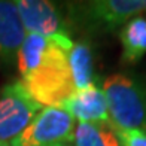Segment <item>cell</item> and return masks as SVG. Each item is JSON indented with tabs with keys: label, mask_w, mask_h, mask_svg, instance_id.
Returning a JSON list of instances; mask_svg holds the SVG:
<instances>
[{
	"label": "cell",
	"mask_w": 146,
	"mask_h": 146,
	"mask_svg": "<svg viewBox=\"0 0 146 146\" xmlns=\"http://www.w3.org/2000/svg\"><path fill=\"white\" fill-rule=\"evenodd\" d=\"M21 85L42 108H61L75 92L69 66V52L55 42L27 35L18 51Z\"/></svg>",
	"instance_id": "cell-1"
},
{
	"label": "cell",
	"mask_w": 146,
	"mask_h": 146,
	"mask_svg": "<svg viewBox=\"0 0 146 146\" xmlns=\"http://www.w3.org/2000/svg\"><path fill=\"white\" fill-rule=\"evenodd\" d=\"M102 91L109 119L116 128L146 133V90L136 79L115 73L103 81Z\"/></svg>",
	"instance_id": "cell-2"
},
{
	"label": "cell",
	"mask_w": 146,
	"mask_h": 146,
	"mask_svg": "<svg viewBox=\"0 0 146 146\" xmlns=\"http://www.w3.org/2000/svg\"><path fill=\"white\" fill-rule=\"evenodd\" d=\"M27 35H37L55 42L64 51H70L73 42L70 30L57 6L45 0H18L15 2Z\"/></svg>",
	"instance_id": "cell-3"
},
{
	"label": "cell",
	"mask_w": 146,
	"mask_h": 146,
	"mask_svg": "<svg viewBox=\"0 0 146 146\" xmlns=\"http://www.w3.org/2000/svg\"><path fill=\"white\" fill-rule=\"evenodd\" d=\"M75 119L61 108H42L11 146H49L73 140Z\"/></svg>",
	"instance_id": "cell-4"
},
{
	"label": "cell",
	"mask_w": 146,
	"mask_h": 146,
	"mask_svg": "<svg viewBox=\"0 0 146 146\" xmlns=\"http://www.w3.org/2000/svg\"><path fill=\"white\" fill-rule=\"evenodd\" d=\"M42 106L27 94L21 82H12L0 90V142L14 140Z\"/></svg>",
	"instance_id": "cell-5"
},
{
	"label": "cell",
	"mask_w": 146,
	"mask_h": 146,
	"mask_svg": "<svg viewBox=\"0 0 146 146\" xmlns=\"http://www.w3.org/2000/svg\"><path fill=\"white\" fill-rule=\"evenodd\" d=\"M84 18L100 30H113L146 11V0H96L82 8Z\"/></svg>",
	"instance_id": "cell-6"
},
{
	"label": "cell",
	"mask_w": 146,
	"mask_h": 146,
	"mask_svg": "<svg viewBox=\"0 0 146 146\" xmlns=\"http://www.w3.org/2000/svg\"><path fill=\"white\" fill-rule=\"evenodd\" d=\"M61 109L78 119L79 122H108V104L100 87L91 84L82 90H76L61 104Z\"/></svg>",
	"instance_id": "cell-7"
},
{
	"label": "cell",
	"mask_w": 146,
	"mask_h": 146,
	"mask_svg": "<svg viewBox=\"0 0 146 146\" xmlns=\"http://www.w3.org/2000/svg\"><path fill=\"white\" fill-rule=\"evenodd\" d=\"M25 31L15 2L0 0V61L9 63L24 42Z\"/></svg>",
	"instance_id": "cell-8"
},
{
	"label": "cell",
	"mask_w": 146,
	"mask_h": 146,
	"mask_svg": "<svg viewBox=\"0 0 146 146\" xmlns=\"http://www.w3.org/2000/svg\"><path fill=\"white\" fill-rule=\"evenodd\" d=\"M75 146H122L116 127L108 122H78L73 133Z\"/></svg>",
	"instance_id": "cell-9"
},
{
	"label": "cell",
	"mask_w": 146,
	"mask_h": 146,
	"mask_svg": "<svg viewBox=\"0 0 146 146\" xmlns=\"http://www.w3.org/2000/svg\"><path fill=\"white\" fill-rule=\"evenodd\" d=\"M122 45V61L137 63L146 54V18H131L119 33Z\"/></svg>",
	"instance_id": "cell-10"
},
{
	"label": "cell",
	"mask_w": 146,
	"mask_h": 146,
	"mask_svg": "<svg viewBox=\"0 0 146 146\" xmlns=\"http://www.w3.org/2000/svg\"><path fill=\"white\" fill-rule=\"evenodd\" d=\"M69 66L75 90H82L92 82V52L88 43L76 42L69 51Z\"/></svg>",
	"instance_id": "cell-11"
},
{
	"label": "cell",
	"mask_w": 146,
	"mask_h": 146,
	"mask_svg": "<svg viewBox=\"0 0 146 146\" xmlns=\"http://www.w3.org/2000/svg\"><path fill=\"white\" fill-rule=\"evenodd\" d=\"M118 137L122 146H146V133L139 130H119Z\"/></svg>",
	"instance_id": "cell-12"
},
{
	"label": "cell",
	"mask_w": 146,
	"mask_h": 146,
	"mask_svg": "<svg viewBox=\"0 0 146 146\" xmlns=\"http://www.w3.org/2000/svg\"><path fill=\"white\" fill-rule=\"evenodd\" d=\"M0 146H11V145L6 143V142H0Z\"/></svg>",
	"instance_id": "cell-13"
},
{
	"label": "cell",
	"mask_w": 146,
	"mask_h": 146,
	"mask_svg": "<svg viewBox=\"0 0 146 146\" xmlns=\"http://www.w3.org/2000/svg\"><path fill=\"white\" fill-rule=\"evenodd\" d=\"M49 146H66L64 143H57V145H49Z\"/></svg>",
	"instance_id": "cell-14"
}]
</instances>
